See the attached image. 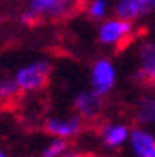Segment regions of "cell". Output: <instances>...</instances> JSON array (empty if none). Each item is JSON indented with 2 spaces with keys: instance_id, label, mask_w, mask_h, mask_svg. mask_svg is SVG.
I'll return each instance as SVG.
<instances>
[{
  "instance_id": "4fadbf2b",
  "label": "cell",
  "mask_w": 155,
  "mask_h": 157,
  "mask_svg": "<svg viewBox=\"0 0 155 157\" xmlns=\"http://www.w3.org/2000/svg\"><path fill=\"white\" fill-rule=\"evenodd\" d=\"M110 13V2L108 0H88L86 2V15L93 21H103Z\"/></svg>"
},
{
  "instance_id": "2e32d148",
  "label": "cell",
  "mask_w": 155,
  "mask_h": 157,
  "mask_svg": "<svg viewBox=\"0 0 155 157\" xmlns=\"http://www.w3.org/2000/svg\"><path fill=\"white\" fill-rule=\"evenodd\" d=\"M149 82H151V86H153V90H155V75L151 77V81H149Z\"/></svg>"
},
{
  "instance_id": "277c9868",
  "label": "cell",
  "mask_w": 155,
  "mask_h": 157,
  "mask_svg": "<svg viewBox=\"0 0 155 157\" xmlns=\"http://www.w3.org/2000/svg\"><path fill=\"white\" fill-rule=\"evenodd\" d=\"M116 78H118V71L112 60L108 58H97L92 67H90V88L95 92H99L101 95H108L114 86H116Z\"/></svg>"
},
{
  "instance_id": "8992f818",
  "label": "cell",
  "mask_w": 155,
  "mask_h": 157,
  "mask_svg": "<svg viewBox=\"0 0 155 157\" xmlns=\"http://www.w3.org/2000/svg\"><path fill=\"white\" fill-rule=\"evenodd\" d=\"M82 6V0H30V8L40 13L43 19H52L60 21L75 11H79Z\"/></svg>"
},
{
  "instance_id": "7a4b0ae2",
  "label": "cell",
  "mask_w": 155,
  "mask_h": 157,
  "mask_svg": "<svg viewBox=\"0 0 155 157\" xmlns=\"http://www.w3.org/2000/svg\"><path fill=\"white\" fill-rule=\"evenodd\" d=\"M51 62L49 60H34L30 64H25L21 66L13 78H15V82L19 86V90H21V94H37V92H41L47 82H49V77H51Z\"/></svg>"
},
{
  "instance_id": "52a82bcc",
  "label": "cell",
  "mask_w": 155,
  "mask_h": 157,
  "mask_svg": "<svg viewBox=\"0 0 155 157\" xmlns=\"http://www.w3.org/2000/svg\"><path fill=\"white\" fill-rule=\"evenodd\" d=\"M131 127L123 122H103L97 129V139L107 151H118L127 146Z\"/></svg>"
},
{
  "instance_id": "9a60e30c",
  "label": "cell",
  "mask_w": 155,
  "mask_h": 157,
  "mask_svg": "<svg viewBox=\"0 0 155 157\" xmlns=\"http://www.w3.org/2000/svg\"><path fill=\"white\" fill-rule=\"evenodd\" d=\"M40 13H37V11H34L30 6H28V10H25L23 13H21V23L23 25H26V26H34L37 21H40Z\"/></svg>"
},
{
  "instance_id": "ba28073f",
  "label": "cell",
  "mask_w": 155,
  "mask_h": 157,
  "mask_svg": "<svg viewBox=\"0 0 155 157\" xmlns=\"http://www.w3.org/2000/svg\"><path fill=\"white\" fill-rule=\"evenodd\" d=\"M112 11L114 15L137 23L155 11V0H114Z\"/></svg>"
},
{
  "instance_id": "30bf717a",
  "label": "cell",
  "mask_w": 155,
  "mask_h": 157,
  "mask_svg": "<svg viewBox=\"0 0 155 157\" xmlns=\"http://www.w3.org/2000/svg\"><path fill=\"white\" fill-rule=\"evenodd\" d=\"M134 58H137V75L142 81L149 82L151 77L155 75V41L153 39L137 41Z\"/></svg>"
},
{
  "instance_id": "7c38bea8",
  "label": "cell",
  "mask_w": 155,
  "mask_h": 157,
  "mask_svg": "<svg viewBox=\"0 0 155 157\" xmlns=\"http://www.w3.org/2000/svg\"><path fill=\"white\" fill-rule=\"evenodd\" d=\"M71 140L69 139H62V136H51V142L43 148L41 155L45 157H64V155H69V144Z\"/></svg>"
},
{
  "instance_id": "e0dca14e",
  "label": "cell",
  "mask_w": 155,
  "mask_h": 157,
  "mask_svg": "<svg viewBox=\"0 0 155 157\" xmlns=\"http://www.w3.org/2000/svg\"><path fill=\"white\" fill-rule=\"evenodd\" d=\"M4 155H6V151H4V150H0V157H4Z\"/></svg>"
},
{
  "instance_id": "5b68a950",
  "label": "cell",
  "mask_w": 155,
  "mask_h": 157,
  "mask_svg": "<svg viewBox=\"0 0 155 157\" xmlns=\"http://www.w3.org/2000/svg\"><path fill=\"white\" fill-rule=\"evenodd\" d=\"M73 110L79 114L84 122H95L105 110V95L95 92L93 88L82 90L75 95Z\"/></svg>"
},
{
  "instance_id": "3957f363",
  "label": "cell",
  "mask_w": 155,
  "mask_h": 157,
  "mask_svg": "<svg viewBox=\"0 0 155 157\" xmlns=\"http://www.w3.org/2000/svg\"><path fill=\"white\" fill-rule=\"evenodd\" d=\"M84 120L77 114H58V116H49L43 120V131L49 136H62V139L73 140L84 131Z\"/></svg>"
},
{
  "instance_id": "9c48e42d",
  "label": "cell",
  "mask_w": 155,
  "mask_h": 157,
  "mask_svg": "<svg viewBox=\"0 0 155 157\" xmlns=\"http://www.w3.org/2000/svg\"><path fill=\"white\" fill-rule=\"evenodd\" d=\"M127 146L137 157H155V133L151 131V127L138 124L137 127H131Z\"/></svg>"
},
{
  "instance_id": "6da1fadb",
  "label": "cell",
  "mask_w": 155,
  "mask_h": 157,
  "mask_svg": "<svg viewBox=\"0 0 155 157\" xmlns=\"http://www.w3.org/2000/svg\"><path fill=\"white\" fill-rule=\"evenodd\" d=\"M134 36V23L118 15H108L99 21L97 26V41L108 49H122Z\"/></svg>"
},
{
  "instance_id": "8fae6325",
  "label": "cell",
  "mask_w": 155,
  "mask_h": 157,
  "mask_svg": "<svg viewBox=\"0 0 155 157\" xmlns=\"http://www.w3.org/2000/svg\"><path fill=\"white\" fill-rule=\"evenodd\" d=\"M134 120L140 125L155 127V95H144L134 107Z\"/></svg>"
},
{
  "instance_id": "5bb4252c",
  "label": "cell",
  "mask_w": 155,
  "mask_h": 157,
  "mask_svg": "<svg viewBox=\"0 0 155 157\" xmlns=\"http://www.w3.org/2000/svg\"><path fill=\"white\" fill-rule=\"evenodd\" d=\"M21 95V90H19L15 78H8V77H0V103H9L15 101L17 97Z\"/></svg>"
}]
</instances>
